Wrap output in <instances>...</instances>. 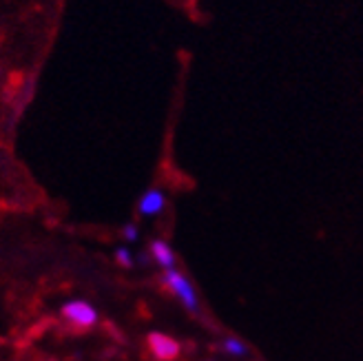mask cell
<instances>
[{
	"mask_svg": "<svg viewBox=\"0 0 363 361\" xmlns=\"http://www.w3.org/2000/svg\"><path fill=\"white\" fill-rule=\"evenodd\" d=\"M0 82H3V71H0Z\"/></svg>",
	"mask_w": 363,
	"mask_h": 361,
	"instance_id": "30bf717a",
	"label": "cell"
},
{
	"mask_svg": "<svg viewBox=\"0 0 363 361\" xmlns=\"http://www.w3.org/2000/svg\"><path fill=\"white\" fill-rule=\"evenodd\" d=\"M226 355H230V357H246L248 355V348H246V344L244 341H240V339H235V337H226L224 341H222V346H220Z\"/></svg>",
	"mask_w": 363,
	"mask_h": 361,
	"instance_id": "52a82bcc",
	"label": "cell"
},
{
	"mask_svg": "<svg viewBox=\"0 0 363 361\" xmlns=\"http://www.w3.org/2000/svg\"><path fill=\"white\" fill-rule=\"evenodd\" d=\"M62 317L71 323V326H78L84 331V328L96 326L98 311L84 299H71L62 306Z\"/></svg>",
	"mask_w": 363,
	"mask_h": 361,
	"instance_id": "7a4b0ae2",
	"label": "cell"
},
{
	"mask_svg": "<svg viewBox=\"0 0 363 361\" xmlns=\"http://www.w3.org/2000/svg\"><path fill=\"white\" fill-rule=\"evenodd\" d=\"M147 344H149L151 352L155 355V359H160V361H173L179 355V344L164 333H149Z\"/></svg>",
	"mask_w": 363,
	"mask_h": 361,
	"instance_id": "277c9868",
	"label": "cell"
},
{
	"mask_svg": "<svg viewBox=\"0 0 363 361\" xmlns=\"http://www.w3.org/2000/svg\"><path fill=\"white\" fill-rule=\"evenodd\" d=\"M116 262L120 264V266H124V268H133V255H131V250L126 248V246H120V248H116Z\"/></svg>",
	"mask_w": 363,
	"mask_h": 361,
	"instance_id": "ba28073f",
	"label": "cell"
},
{
	"mask_svg": "<svg viewBox=\"0 0 363 361\" xmlns=\"http://www.w3.org/2000/svg\"><path fill=\"white\" fill-rule=\"evenodd\" d=\"M122 238L129 242V244H133V242H138V238H140V231H138V226L133 224V222H126L124 226H122Z\"/></svg>",
	"mask_w": 363,
	"mask_h": 361,
	"instance_id": "9c48e42d",
	"label": "cell"
},
{
	"mask_svg": "<svg viewBox=\"0 0 363 361\" xmlns=\"http://www.w3.org/2000/svg\"><path fill=\"white\" fill-rule=\"evenodd\" d=\"M149 252H151V257L155 260V264L162 266L164 270L175 268V250L164 240H153L151 246H149Z\"/></svg>",
	"mask_w": 363,
	"mask_h": 361,
	"instance_id": "5b68a950",
	"label": "cell"
},
{
	"mask_svg": "<svg viewBox=\"0 0 363 361\" xmlns=\"http://www.w3.org/2000/svg\"><path fill=\"white\" fill-rule=\"evenodd\" d=\"M33 89H35V76L29 74L25 78V84L21 87V94H18V100H16V111H23L25 104L33 98Z\"/></svg>",
	"mask_w": 363,
	"mask_h": 361,
	"instance_id": "8992f818",
	"label": "cell"
},
{
	"mask_svg": "<svg viewBox=\"0 0 363 361\" xmlns=\"http://www.w3.org/2000/svg\"><path fill=\"white\" fill-rule=\"evenodd\" d=\"M162 282H164V286L182 301V306H184L189 313H199L197 293H195L193 284L189 282V277L182 273V270H177V268L164 270V275H162Z\"/></svg>",
	"mask_w": 363,
	"mask_h": 361,
	"instance_id": "6da1fadb",
	"label": "cell"
},
{
	"mask_svg": "<svg viewBox=\"0 0 363 361\" xmlns=\"http://www.w3.org/2000/svg\"><path fill=\"white\" fill-rule=\"evenodd\" d=\"M164 209H167V193L157 187L144 191L138 200V215H142V218H157L160 213H164Z\"/></svg>",
	"mask_w": 363,
	"mask_h": 361,
	"instance_id": "3957f363",
	"label": "cell"
}]
</instances>
